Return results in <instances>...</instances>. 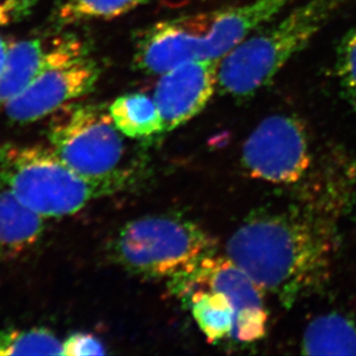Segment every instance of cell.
I'll use <instances>...</instances> for the list:
<instances>
[{
  "instance_id": "cell-1",
  "label": "cell",
  "mask_w": 356,
  "mask_h": 356,
  "mask_svg": "<svg viewBox=\"0 0 356 356\" xmlns=\"http://www.w3.org/2000/svg\"><path fill=\"white\" fill-rule=\"evenodd\" d=\"M331 255L322 229L301 216L280 212L250 216L226 245V256L284 306L324 282Z\"/></svg>"
},
{
  "instance_id": "cell-2",
  "label": "cell",
  "mask_w": 356,
  "mask_h": 356,
  "mask_svg": "<svg viewBox=\"0 0 356 356\" xmlns=\"http://www.w3.org/2000/svg\"><path fill=\"white\" fill-rule=\"evenodd\" d=\"M296 0H252L152 24L138 35L134 65L161 75L192 61H219L241 40L273 20Z\"/></svg>"
},
{
  "instance_id": "cell-3",
  "label": "cell",
  "mask_w": 356,
  "mask_h": 356,
  "mask_svg": "<svg viewBox=\"0 0 356 356\" xmlns=\"http://www.w3.org/2000/svg\"><path fill=\"white\" fill-rule=\"evenodd\" d=\"M128 171L104 178L75 172L50 147L5 145L0 148V188L44 218L74 215L96 198L127 187Z\"/></svg>"
},
{
  "instance_id": "cell-4",
  "label": "cell",
  "mask_w": 356,
  "mask_h": 356,
  "mask_svg": "<svg viewBox=\"0 0 356 356\" xmlns=\"http://www.w3.org/2000/svg\"><path fill=\"white\" fill-rule=\"evenodd\" d=\"M339 5L340 0H307L256 29L218 61L219 90L236 99L257 94L322 31Z\"/></svg>"
},
{
  "instance_id": "cell-5",
  "label": "cell",
  "mask_w": 356,
  "mask_h": 356,
  "mask_svg": "<svg viewBox=\"0 0 356 356\" xmlns=\"http://www.w3.org/2000/svg\"><path fill=\"white\" fill-rule=\"evenodd\" d=\"M215 250L211 236L189 219L149 216L127 222L112 242L122 268L148 279H171Z\"/></svg>"
},
{
  "instance_id": "cell-6",
  "label": "cell",
  "mask_w": 356,
  "mask_h": 356,
  "mask_svg": "<svg viewBox=\"0 0 356 356\" xmlns=\"http://www.w3.org/2000/svg\"><path fill=\"white\" fill-rule=\"evenodd\" d=\"M52 115L47 140L61 161L88 178H104L119 171L124 141L110 108L68 103Z\"/></svg>"
},
{
  "instance_id": "cell-7",
  "label": "cell",
  "mask_w": 356,
  "mask_h": 356,
  "mask_svg": "<svg viewBox=\"0 0 356 356\" xmlns=\"http://www.w3.org/2000/svg\"><path fill=\"white\" fill-rule=\"evenodd\" d=\"M99 75L101 68L83 40L75 36L54 38L38 78L3 110L15 122L40 120L89 94Z\"/></svg>"
},
{
  "instance_id": "cell-8",
  "label": "cell",
  "mask_w": 356,
  "mask_h": 356,
  "mask_svg": "<svg viewBox=\"0 0 356 356\" xmlns=\"http://www.w3.org/2000/svg\"><path fill=\"white\" fill-rule=\"evenodd\" d=\"M171 292L182 299L200 291L224 293L236 309L231 337L238 343H252L266 336L268 313L263 291L227 256H205L194 266L168 279Z\"/></svg>"
},
{
  "instance_id": "cell-9",
  "label": "cell",
  "mask_w": 356,
  "mask_h": 356,
  "mask_svg": "<svg viewBox=\"0 0 356 356\" xmlns=\"http://www.w3.org/2000/svg\"><path fill=\"white\" fill-rule=\"evenodd\" d=\"M309 140L299 119L275 115L259 122L242 147L241 161L252 178L289 185L310 165Z\"/></svg>"
},
{
  "instance_id": "cell-10",
  "label": "cell",
  "mask_w": 356,
  "mask_h": 356,
  "mask_svg": "<svg viewBox=\"0 0 356 356\" xmlns=\"http://www.w3.org/2000/svg\"><path fill=\"white\" fill-rule=\"evenodd\" d=\"M218 61H192L161 74L156 84V105L163 131L188 122L208 105L218 89Z\"/></svg>"
},
{
  "instance_id": "cell-11",
  "label": "cell",
  "mask_w": 356,
  "mask_h": 356,
  "mask_svg": "<svg viewBox=\"0 0 356 356\" xmlns=\"http://www.w3.org/2000/svg\"><path fill=\"white\" fill-rule=\"evenodd\" d=\"M44 232V217L0 189V262L27 252Z\"/></svg>"
},
{
  "instance_id": "cell-12",
  "label": "cell",
  "mask_w": 356,
  "mask_h": 356,
  "mask_svg": "<svg viewBox=\"0 0 356 356\" xmlns=\"http://www.w3.org/2000/svg\"><path fill=\"white\" fill-rule=\"evenodd\" d=\"M52 43L54 38H33L8 44L0 75V110L38 78L47 65Z\"/></svg>"
},
{
  "instance_id": "cell-13",
  "label": "cell",
  "mask_w": 356,
  "mask_h": 356,
  "mask_svg": "<svg viewBox=\"0 0 356 356\" xmlns=\"http://www.w3.org/2000/svg\"><path fill=\"white\" fill-rule=\"evenodd\" d=\"M301 348L308 355H356V323L340 314L317 317L307 326Z\"/></svg>"
},
{
  "instance_id": "cell-14",
  "label": "cell",
  "mask_w": 356,
  "mask_h": 356,
  "mask_svg": "<svg viewBox=\"0 0 356 356\" xmlns=\"http://www.w3.org/2000/svg\"><path fill=\"white\" fill-rule=\"evenodd\" d=\"M108 108L115 127L128 138H149L164 131L155 99L147 95H124Z\"/></svg>"
},
{
  "instance_id": "cell-15",
  "label": "cell",
  "mask_w": 356,
  "mask_h": 356,
  "mask_svg": "<svg viewBox=\"0 0 356 356\" xmlns=\"http://www.w3.org/2000/svg\"><path fill=\"white\" fill-rule=\"evenodd\" d=\"M188 299L193 317L209 343L231 337L236 309L229 296L220 292L200 291Z\"/></svg>"
},
{
  "instance_id": "cell-16",
  "label": "cell",
  "mask_w": 356,
  "mask_h": 356,
  "mask_svg": "<svg viewBox=\"0 0 356 356\" xmlns=\"http://www.w3.org/2000/svg\"><path fill=\"white\" fill-rule=\"evenodd\" d=\"M149 0H58L56 20L78 24L94 19H113L131 12Z\"/></svg>"
},
{
  "instance_id": "cell-17",
  "label": "cell",
  "mask_w": 356,
  "mask_h": 356,
  "mask_svg": "<svg viewBox=\"0 0 356 356\" xmlns=\"http://www.w3.org/2000/svg\"><path fill=\"white\" fill-rule=\"evenodd\" d=\"M0 355H63V343L45 329L0 330Z\"/></svg>"
},
{
  "instance_id": "cell-18",
  "label": "cell",
  "mask_w": 356,
  "mask_h": 356,
  "mask_svg": "<svg viewBox=\"0 0 356 356\" xmlns=\"http://www.w3.org/2000/svg\"><path fill=\"white\" fill-rule=\"evenodd\" d=\"M336 78L345 101L356 110V24L343 35L336 51Z\"/></svg>"
},
{
  "instance_id": "cell-19",
  "label": "cell",
  "mask_w": 356,
  "mask_h": 356,
  "mask_svg": "<svg viewBox=\"0 0 356 356\" xmlns=\"http://www.w3.org/2000/svg\"><path fill=\"white\" fill-rule=\"evenodd\" d=\"M103 343L96 337L87 333H75L63 343V355H104Z\"/></svg>"
},
{
  "instance_id": "cell-20",
  "label": "cell",
  "mask_w": 356,
  "mask_h": 356,
  "mask_svg": "<svg viewBox=\"0 0 356 356\" xmlns=\"http://www.w3.org/2000/svg\"><path fill=\"white\" fill-rule=\"evenodd\" d=\"M29 6L28 0H0V26L20 20L27 14Z\"/></svg>"
},
{
  "instance_id": "cell-21",
  "label": "cell",
  "mask_w": 356,
  "mask_h": 356,
  "mask_svg": "<svg viewBox=\"0 0 356 356\" xmlns=\"http://www.w3.org/2000/svg\"><path fill=\"white\" fill-rule=\"evenodd\" d=\"M7 49H8V44H7L6 40L0 36V75L3 72V64H5V59H6Z\"/></svg>"
}]
</instances>
